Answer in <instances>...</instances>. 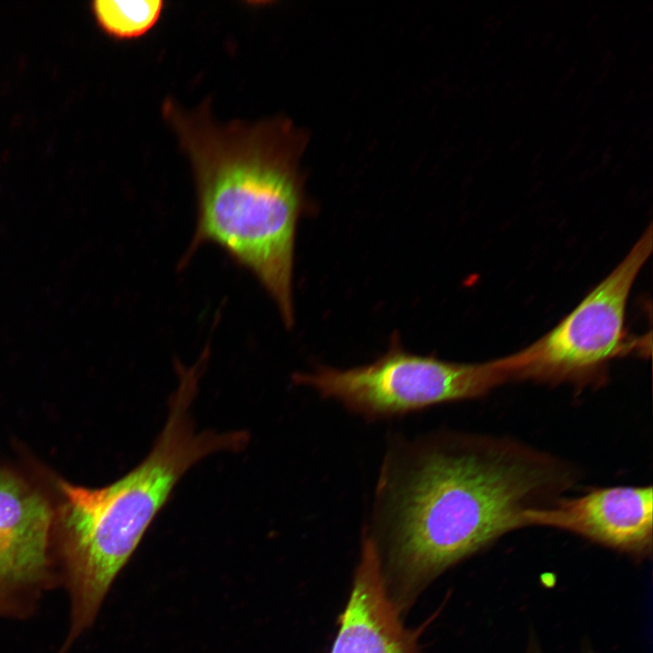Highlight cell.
Returning a JSON list of instances; mask_svg holds the SVG:
<instances>
[{
    "instance_id": "30bf717a",
    "label": "cell",
    "mask_w": 653,
    "mask_h": 653,
    "mask_svg": "<svg viewBox=\"0 0 653 653\" xmlns=\"http://www.w3.org/2000/svg\"><path fill=\"white\" fill-rule=\"evenodd\" d=\"M524 653H542V650L535 638H531Z\"/></svg>"
},
{
    "instance_id": "6da1fadb",
    "label": "cell",
    "mask_w": 653,
    "mask_h": 653,
    "mask_svg": "<svg viewBox=\"0 0 653 653\" xmlns=\"http://www.w3.org/2000/svg\"><path fill=\"white\" fill-rule=\"evenodd\" d=\"M389 463L379 484L391 597L401 610L440 573L505 533L575 482L571 467L506 439L425 440Z\"/></svg>"
},
{
    "instance_id": "5b68a950",
    "label": "cell",
    "mask_w": 653,
    "mask_h": 653,
    "mask_svg": "<svg viewBox=\"0 0 653 653\" xmlns=\"http://www.w3.org/2000/svg\"><path fill=\"white\" fill-rule=\"evenodd\" d=\"M652 226L578 306L539 339L512 354L518 379L542 382L595 377L612 359L640 349L627 333L632 286L653 249Z\"/></svg>"
},
{
    "instance_id": "8992f818",
    "label": "cell",
    "mask_w": 653,
    "mask_h": 653,
    "mask_svg": "<svg viewBox=\"0 0 653 653\" xmlns=\"http://www.w3.org/2000/svg\"><path fill=\"white\" fill-rule=\"evenodd\" d=\"M54 519L43 493L0 468V617H29L44 593L59 586Z\"/></svg>"
},
{
    "instance_id": "3957f363",
    "label": "cell",
    "mask_w": 653,
    "mask_h": 653,
    "mask_svg": "<svg viewBox=\"0 0 653 653\" xmlns=\"http://www.w3.org/2000/svg\"><path fill=\"white\" fill-rule=\"evenodd\" d=\"M164 427L134 469L102 488L57 481L62 496L53 531L59 586L70 600V626L58 653H67L93 623L114 579L185 474L203 458L243 449L246 431L197 432L191 405L200 377L178 374Z\"/></svg>"
},
{
    "instance_id": "52a82bcc",
    "label": "cell",
    "mask_w": 653,
    "mask_h": 653,
    "mask_svg": "<svg viewBox=\"0 0 653 653\" xmlns=\"http://www.w3.org/2000/svg\"><path fill=\"white\" fill-rule=\"evenodd\" d=\"M527 526L557 528L609 548L645 558L652 551L651 486L595 489L526 512Z\"/></svg>"
},
{
    "instance_id": "277c9868",
    "label": "cell",
    "mask_w": 653,
    "mask_h": 653,
    "mask_svg": "<svg viewBox=\"0 0 653 653\" xmlns=\"http://www.w3.org/2000/svg\"><path fill=\"white\" fill-rule=\"evenodd\" d=\"M294 378L355 414L380 419L477 398L516 375L510 356L482 363L449 362L408 353L394 335L388 351L368 365L320 366Z\"/></svg>"
},
{
    "instance_id": "7a4b0ae2",
    "label": "cell",
    "mask_w": 653,
    "mask_h": 653,
    "mask_svg": "<svg viewBox=\"0 0 653 653\" xmlns=\"http://www.w3.org/2000/svg\"><path fill=\"white\" fill-rule=\"evenodd\" d=\"M162 115L196 189V229L180 268L201 245H217L251 272L291 327L295 237L304 210L301 137L283 119L218 123L208 101L187 111L168 99Z\"/></svg>"
},
{
    "instance_id": "ba28073f",
    "label": "cell",
    "mask_w": 653,
    "mask_h": 653,
    "mask_svg": "<svg viewBox=\"0 0 653 653\" xmlns=\"http://www.w3.org/2000/svg\"><path fill=\"white\" fill-rule=\"evenodd\" d=\"M401 611L388 590L378 547L365 535L329 653H423L419 637L427 624L408 629Z\"/></svg>"
},
{
    "instance_id": "9c48e42d",
    "label": "cell",
    "mask_w": 653,
    "mask_h": 653,
    "mask_svg": "<svg viewBox=\"0 0 653 653\" xmlns=\"http://www.w3.org/2000/svg\"><path fill=\"white\" fill-rule=\"evenodd\" d=\"M161 0L93 2V10L101 27L120 39L137 38L158 22L163 10Z\"/></svg>"
}]
</instances>
